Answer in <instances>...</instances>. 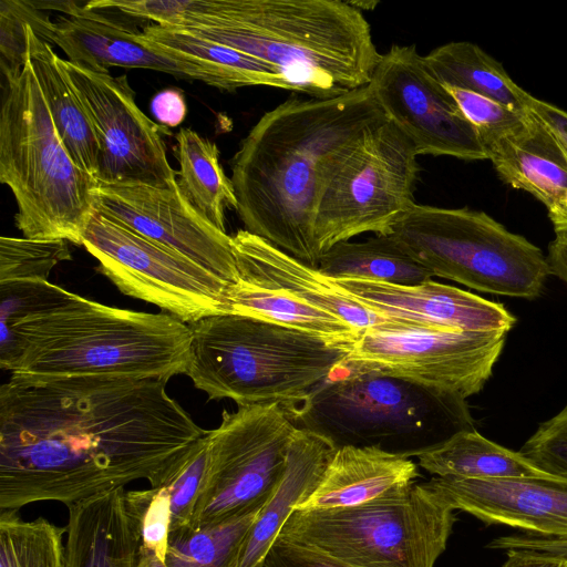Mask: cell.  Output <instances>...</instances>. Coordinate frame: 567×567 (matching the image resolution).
Segmentation results:
<instances>
[{"mask_svg": "<svg viewBox=\"0 0 567 567\" xmlns=\"http://www.w3.org/2000/svg\"><path fill=\"white\" fill-rule=\"evenodd\" d=\"M177 186L192 206L218 229H225V212L237 208L231 179L219 163L214 142L188 127L176 135Z\"/></svg>", "mask_w": 567, "mask_h": 567, "instance_id": "29", "label": "cell"}, {"mask_svg": "<svg viewBox=\"0 0 567 567\" xmlns=\"http://www.w3.org/2000/svg\"><path fill=\"white\" fill-rule=\"evenodd\" d=\"M151 112L161 126L176 127L187 114L185 97L176 89H165L153 96Z\"/></svg>", "mask_w": 567, "mask_h": 567, "instance_id": "42", "label": "cell"}, {"mask_svg": "<svg viewBox=\"0 0 567 567\" xmlns=\"http://www.w3.org/2000/svg\"><path fill=\"white\" fill-rule=\"evenodd\" d=\"M297 427L284 405L224 411L208 431V463L192 526H212L261 509L286 470Z\"/></svg>", "mask_w": 567, "mask_h": 567, "instance_id": "11", "label": "cell"}, {"mask_svg": "<svg viewBox=\"0 0 567 567\" xmlns=\"http://www.w3.org/2000/svg\"><path fill=\"white\" fill-rule=\"evenodd\" d=\"M547 210L556 235H567V189Z\"/></svg>", "mask_w": 567, "mask_h": 567, "instance_id": "46", "label": "cell"}, {"mask_svg": "<svg viewBox=\"0 0 567 567\" xmlns=\"http://www.w3.org/2000/svg\"><path fill=\"white\" fill-rule=\"evenodd\" d=\"M498 177L550 207L567 189V153L533 113L517 131L484 145Z\"/></svg>", "mask_w": 567, "mask_h": 567, "instance_id": "24", "label": "cell"}, {"mask_svg": "<svg viewBox=\"0 0 567 567\" xmlns=\"http://www.w3.org/2000/svg\"><path fill=\"white\" fill-rule=\"evenodd\" d=\"M228 313L246 316L319 338L351 351L361 333L338 317L271 286L238 278L228 291Z\"/></svg>", "mask_w": 567, "mask_h": 567, "instance_id": "26", "label": "cell"}, {"mask_svg": "<svg viewBox=\"0 0 567 567\" xmlns=\"http://www.w3.org/2000/svg\"><path fill=\"white\" fill-rule=\"evenodd\" d=\"M261 567H350L315 548L277 537Z\"/></svg>", "mask_w": 567, "mask_h": 567, "instance_id": "40", "label": "cell"}, {"mask_svg": "<svg viewBox=\"0 0 567 567\" xmlns=\"http://www.w3.org/2000/svg\"><path fill=\"white\" fill-rule=\"evenodd\" d=\"M83 247L121 292L153 303L185 323L228 313L231 285L95 209L83 234Z\"/></svg>", "mask_w": 567, "mask_h": 567, "instance_id": "12", "label": "cell"}, {"mask_svg": "<svg viewBox=\"0 0 567 567\" xmlns=\"http://www.w3.org/2000/svg\"><path fill=\"white\" fill-rule=\"evenodd\" d=\"M185 31L276 65L310 97L368 85L382 58L362 11L341 0H219L207 27Z\"/></svg>", "mask_w": 567, "mask_h": 567, "instance_id": "4", "label": "cell"}, {"mask_svg": "<svg viewBox=\"0 0 567 567\" xmlns=\"http://www.w3.org/2000/svg\"><path fill=\"white\" fill-rule=\"evenodd\" d=\"M430 74L441 84L468 91L520 112H527V92L504 66L477 44L449 42L423 55Z\"/></svg>", "mask_w": 567, "mask_h": 567, "instance_id": "28", "label": "cell"}, {"mask_svg": "<svg viewBox=\"0 0 567 567\" xmlns=\"http://www.w3.org/2000/svg\"><path fill=\"white\" fill-rule=\"evenodd\" d=\"M66 507V567L135 566L141 536L127 508L124 487Z\"/></svg>", "mask_w": 567, "mask_h": 567, "instance_id": "21", "label": "cell"}, {"mask_svg": "<svg viewBox=\"0 0 567 567\" xmlns=\"http://www.w3.org/2000/svg\"><path fill=\"white\" fill-rule=\"evenodd\" d=\"M383 117L368 85L332 97L290 96L264 113L230 164L245 230L317 268L322 183L347 147Z\"/></svg>", "mask_w": 567, "mask_h": 567, "instance_id": "2", "label": "cell"}, {"mask_svg": "<svg viewBox=\"0 0 567 567\" xmlns=\"http://www.w3.org/2000/svg\"><path fill=\"white\" fill-rule=\"evenodd\" d=\"M142 33L159 45L223 70L240 87L266 85L296 92L295 86L279 68L239 50L182 29L158 24L146 25Z\"/></svg>", "mask_w": 567, "mask_h": 567, "instance_id": "31", "label": "cell"}, {"mask_svg": "<svg viewBox=\"0 0 567 567\" xmlns=\"http://www.w3.org/2000/svg\"><path fill=\"white\" fill-rule=\"evenodd\" d=\"M190 327L186 375L208 400L240 405L303 401L344 363L349 351L264 320L223 313Z\"/></svg>", "mask_w": 567, "mask_h": 567, "instance_id": "6", "label": "cell"}, {"mask_svg": "<svg viewBox=\"0 0 567 567\" xmlns=\"http://www.w3.org/2000/svg\"><path fill=\"white\" fill-rule=\"evenodd\" d=\"M0 182L13 194L23 237L83 246L97 181L64 147L29 59L18 76L3 81Z\"/></svg>", "mask_w": 567, "mask_h": 567, "instance_id": "7", "label": "cell"}, {"mask_svg": "<svg viewBox=\"0 0 567 567\" xmlns=\"http://www.w3.org/2000/svg\"><path fill=\"white\" fill-rule=\"evenodd\" d=\"M259 511L195 528L185 526L169 533L166 567H237L245 537Z\"/></svg>", "mask_w": 567, "mask_h": 567, "instance_id": "32", "label": "cell"}, {"mask_svg": "<svg viewBox=\"0 0 567 567\" xmlns=\"http://www.w3.org/2000/svg\"><path fill=\"white\" fill-rule=\"evenodd\" d=\"M285 409L297 429L336 449L374 446L405 457L475 430L463 396L371 370L340 368L303 401Z\"/></svg>", "mask_w": 567, "mask_h": 567, "instance_id": "5", "label": "cell"}, {"mask_svg": "<svg viewBox=\"0 0 567 567\" xmlns=\"http://www.w3.org/2000/svg\"><path fill=\"white\" fill-rule=\"evenodd\" d=\"M336 450L324 437L307 430H296L284 476L250 526L237 567H261L291 513L317 487Z\"/></svg>", "mask_w": 567, "mask_h": 567, "instance_id": "23", "label": "cell"}, {"mask_svg": "<svg viewBox=\"0 0 567 567\" xmlns=\"http://www.w3.org/2000/svg\"><path fill=\"white\" fill-rule=\"evenodd\" d=\"M71 259L66 240L1 236L0 282L48 280L59 262Z\"/></svg>", "mask_w": 567, "mask_h": 567, "instance_id": "35", "label": "cell"}, {"mask_svg": "<svg viewBox=\"0 0 567 567\" xmlns=\"http://www.w3.org/2000/svg\"><path fill=\"white\" fill-rule=\"evenodd\" d=\"M0 368L34 378L186 374L190 327L172 315L103 305L66 291L0 330Z\"/></svg>", "mask_w": 567, "mask_h": 567, "instance_id": "3", "label": "cell"}, {"mask_svg": "<svg viewBox=\"0 0 567 567\" xmlns=\"http://www.w3.org/2000/svg\"><path fill=\"white\" fill-rule=\"evenodd\" d=\"M420 476L409 457L374 446L336 450L317 487L295 511L358 506L406 486Z\"/></svg>", "mask_w": 567, "mask_h": 567, "instance_id": "22", "label": "cell"}, {"mask_svg": "<svg viewBox=\"0 0 567 567\" xmlns=\"http://www.w3.org/2000/svg\"><path fill=\"white\" fill-rule=\"evenodd\" d=\"M506 334L389 321L361 333L341 368L377 371L467 399L491 378Z\"/></svg>", "mask_w": 567, "mask_h": 567, "instance_id": "13", "label": "cell"}, {"mask_svg": "<svg viewBox=\"0 0 567 567\" xmlns=\"http://www.w3.org/2000/svg\"><path fill=\"white\" fill-rule=\"evenodd\" d=\"M334 280L364 307L392 322L465 332H508L516 322L502 303L433 279L413 286Z\"/></svg>", "mask_w": 567, "mask_h": 567, "instance_id": "19", "label": "cell"}, {"mask_svg": "<svg viewBox=\"0 0 567 567\" xmlns=\"http://www.w3.org/2000/svg\"><path fill=\"white\" fill-rule=\"evenodd\" d=\"M134 567H166L162 558L153 549L140 546Z\"/></svg>", "mask_w": 567, "mask_h": 567, "instance_id": "47", "label": "cell"}, {"mask_svg": "<svg viewBox=\"0 0 567 567\" xmlns=\"http://www.w3.org/2000/svg\"><path fill=\"white\" fill-rule=\"evenodd\" d=\"M426 484L453 509L466 512L486 524L567 539V480L434 476Z\"/></svg>", "mask_w": 567, "mask_h": 567, "instance_id": "18", "label": "cell"}, {"mask_svg": "<svg viewBox=\"0 0 567 567\" xmlns=\"http://www.w3.org/2000/svg\"><path fill=\"white\" fill-rule=\"evenodd\" d=\"M416 457L419 466L435 476L478 480L553 477L533 466L519 452L489 441L476 429L458 432Z\"/></svg>", "mask_w": 567, "mask_h": 567, "instance_id": "27", "label": "cell"}, {"mask_svg": "<svg viewBox=\"0 0 567 567\" xmlns=\"http://www.w3.org/2000/svg\"><path fill=\"white\" fill-rule=\"evenodd\" d=\"M525 104L548 127L567 152V112L529 93L526 94Z\"/></svg>", "mask_w": 567, "mask_h": 567, "instance_id": "43", "label": "cell"}, {"mask_svg": "<svg viewBox=\"0 0 567 567\" xmlns=\"http://www.w3.org/2000/svg\"><path fill=\"white\" fill-rule=\"evenodd\" d=\"M332 279H362L413 286L433 278L389 235L341 241L324 251L317 267Z\"/></svg>", "mask_w": 567, "mask_h": 567, "instance_id": "30", "label": "cell"}, {"mask_svg": "<svg viewBox=\"0 0 567 567\" xmlns=\"http://www.w3.org/2000/svg\"><path fill=\"white\" fill-rule=\"evenodd\" d=\"M466 120L475 128L483 146L524 126L532 112L516 111L488 97L444 85Z\"/></svg>", "mask_w": 567, "mask_h": 567, "instance_id": "36", "label": "cell"}, {"mask_svg": "<svg viewBox=\"0 0 567 567\" xmlns=\"http://www.w3.org/2000/svg\"><path fill=\"white\" fill-rule=\"evenodd\" d=\"M28 59L64 147L74 163L96 179L100 144L93 123L52 45L40 39L33 28L28 32Z\"/></svg>", "mask_w": 567, "mask_h": 567, "instance_id": "25", "label": "cell"}, {"mask_svg": "<svg viewBox=\"0 0 567 567\" xmlns=\"http://www.w3.org/2000/svg\"><path fill=\"white\" fill-rule=\"evenodd\" d=\"M94 209L171 248L234 285L238 270L233 237L218 229L182 195L178 186L97 182Z\"/></svg>", "mask_w": 567, "mask_h": 567, "instance_id": "16", "label": "cell"}, {"mask_svg": "<svg viewBox=\"0 0 567 567\" xmlns=\"http://www.w3.org/2000/svg\"><path fill=\"white\" fill-rule=\"evenodd\" d=\"M231 237L238 278L287 291L338 317L360 333L389 322L364 307L334 279L266 239L245 229L238 230Z\"/></svg>", "mask_w": 567, "mask_h": 567, "instance_id": "20", "label": "cell"}, {"mask_svg": "<svg viewBox=\"0 0 567 567\" xmlns=\"http://www.w3.org/2000/svg\"><path fill=\"white\" fill-rule=\"evenodd\" d=\"M53 21L37 2L1 0L0 2V70L3 81L18 76L28 61V32L51 45Z\"/></svg>", "mask_w": 567, "mask_h": 567, "instance_id": "34", "label": "cell"}, {"mask_svg": "<svg viewBox=\"0 0 567 567\" xmlns=\"http://www.w3.org/2000/svg\"><path fill=\"white\" fill-rule=\"evenodd\" d=\"M518 452L543 473L567 480V404L540 423Z\"/></svg>", "mask_w": 567, "mask_h": 567, "instance_id": "38", "label": "cell"}, {"mask_svg": "<svg viewBox=\"0 0 567 567\" xmlns=\"http://www.w3.org/2000/svg\"><path fill=\"white\" fill-rule=\"evenodd\" d=\"M126 504L137 523L141 545L164 559L171 530L169 501L163 487L126 492Z\"/></svg>", "mask_w": 567, "mask_h": 567, "instance_id": "39", "label": "cell"}, {"mask_svg": "<svg viewBox=\"0 0 567 567\" xmlns=\"http://www.w3.org/2000/svg\"><path fill=\"white\" fill-rule=\"evenodd\" d=\"M208 463V432L175 474L162 486L167 494L171 532L192 526Z\"/></svg>", "mask_w": 567, "mask_h": 567, "instance_id": "37", "label": "cell"}, {"mask_svg": "<svg viewBox=\"0 0 567 567\" xmlns=\"http://www.w3.org/2000/svg\"><path fill=\"white\" fill-rule=\"evenodd\" d=\"M507 559L502 567H567V558L527 549L504 550Z\"/></svg>", "mask_w": 567, "mask_h": 567, "instance_id": "44", "label": "cell"}, {"mask_svg": "<svg viewBox=\"0 0 567 567\" xmlns=\"http://www.w3.org/2000/svg\"><path fill=\"white\" fill-rule=\"evenodd\" d=\"M349 3L351 6H353L354 8H357L358 10H360V11H362V10H373L375 8V6L378 4V2L373 1V0H369V1H365V0L349 1Z\"/></svg>", "mask_w": 567, "mask_h": 567, "instance_id": "48", "label": "cell"}, {"mask_svg": "<svg viewBox=\"0 0 567 567\" xmlns=\"http://www.w3.org/2000/svg\"><path fill=\"white\" fill-rule=\"evenodd\" d=\"M489 549H527L567 558V539L532 534L501 536L487 544Z\"/></svg>", "mask_w": 567, "mask_h": 567, "instance_id": "41", "label": "cell"}, {"mask_svg": "<svg viewBox=\"0 0 567 567\" xmlns=\"http://www.w3.org/2000/svg\"><path fill=\"white\" fill-rule=\"evenodd\" d=\"M65 532L43 517L24 520L19 509L0 511V567H66Z\"/></svg>", "mask_w": 567, "mask_h": 567, "instance_id": "33", "label": "cell"}, {"mask_svg": "<svg viewBox=\"0 0 567 567\" xmlns=\"http://www.w3.org/2000/svg\"><path fill=\"white\" fill-rule=\"evenodd\" d=\"M454 512L426 482H413L358 506L296 509L278 536L350 567H434Z\"/></svg>", "mask_w": 567, "mask_h": 567, "instance_id": "8", "label": "cell"}, {"mask_svg": "<svg viewBox=\"0 0 567 567\" xmlns=\"http://www.w3.org/2000/svg\"><path fill=\"white\" fill-rule=\"evenodd\" d=\"M62 49L70 62L91 69L138 68L200 81L219 90L239 89L223 70L148 40L125 24L75 1H66L53 21L51 45Z\"/></svg>", "mask_w": 567, "mask_h": 567, "instance_id": "17", "label": "cell"}, {"mask_svg": "<svg viewBox=\"0 0 567 567\" xmlns=\"http://www.w3.org/2000/svg\"><path fill=\"white\" fill-rule=\"evenodd\" d=\"M95 128L99 144L96 181L106 184L177 186V172L166 155L164 127L153 122L135 102L126 75L91 69L58 55Z\"/></svg>", "mask_w": 567, "mask_h": 567, "instance_id": "14", "label": "cell"}, {"mask_svg": "<svg viewBox=\"0 0 567 567\" xmlns=\"http://www.w3.org/2000/svg\"><path fill=\"white\" fill-rule=\"evenodd\" d=\"M166 383L11 374L0 388V511L166 483L208 432Z\"/></svg>", "mask_w": 567, "mask_h": 567, "instance_id": "1", "label": "cell"}, {"mask_svg": "<svg viewBox=\"0 0 567 567\" xmlns=\"http://www.w3.org/2000/svg\"><path fill=\"white\" fill-rule=\"evenodd\" d=\"M547 261L550 274L567 284V235H556L548 246Z\"/></svg>", "mask_w": 567, "mask_h": 567, "instance_id": "45", "label": "cell"}, {"mask_svg": "<svg viewBox=\"0 0 567 567\" xmlns=\"http://www.w3.org/2000/svg\"><path fill=\"white\" fill-rule=\"evenodd\" d=\"M368 86L383 115L410 138L419 156L487 159L475 128L430 74L414 44H393L382 54Z\"/></svg>", "mask_w": 567, "mask_h": 567, "instance_id": "15", "label": "cell"}, {"mask_svg": "<svg viewBox=\"0 0 567 567\" xmlns=\"http://www.w3.org/2000/svg\"><path fill=\"white\" fill-rule=\"evenodd\" d=\"M417 156L410 138L386 117L368 126L347 147L327 174L316 205L320 256L365 233L390 235L415 204Z\"/></svg>", "mask_w": 567, "mask_h": 567, "instance_id": "10", "label": "cell"}, {"mask_svg": "<svg viewBox=\"0 0 567 567\" xmlns=\"http://www.w3.org/2000/svg\"><path fill=\"white\" fill-rule=\"evenodd\" d=\"M389 236L433 277L482 292L535 299L551 275L540 248L468 207L415 203Z\"/></svg>", "mask_w": 567, "mask_h": 567, "instance_id": "9", "label": "cell"}]
</instances>
